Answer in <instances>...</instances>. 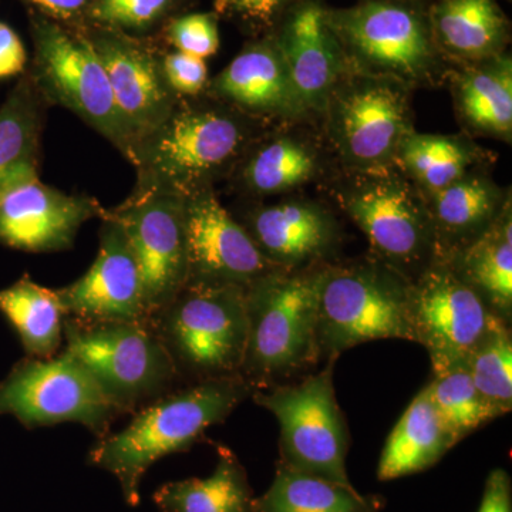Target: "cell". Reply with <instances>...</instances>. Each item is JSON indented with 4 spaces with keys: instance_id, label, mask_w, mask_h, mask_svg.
<instances>
[{
    "instance_id": "26",
    "label": "cell",
    "mask_w": 512,
    "mask_h": 512,
    "mask_svg": "<svg viewBox=\"0 0 512 512\" xmlns=\"http://www.w3.org/2000/svg\"><path fill=\"white\" fill-rule=\"evenodd\" d=\"M0 313L18 333L26 356H55L64 345V313L55 289L23 275L0 289Z\"/></svg>"
},
{
    "instance_id": "35",
    "label": "cell",
    "mask_w": 512,
    "mask_h": 512,
    "mask_svg": "<svg viewBox=\"0 0 512 512\" xmlns=\"http://www.w3.org/2000/svg\"><path fill=\"white\" fill-rule=\"evenodd\" d=\"M168 36L178 52L201 59L215 55L220 46L217 19L210 13H192L174 20Z\"/></svg>"
},
{
    "instance_id": "19",
    "label": "cell",
    "mask_w": 512,
    "mask_h": 512,
    "mask_svg": "<svg viewBox=\"0 0 512 512\" xmlns=\"http://www.w3.org/2000/svg\"><path fill=\"white\" fill-rule=\"evenodd\" d=\"M278 49L303 109L322 106L340 73L338 43L322 10L315 5L299 10Z\"/></svg>"
},
{
    "instance_id": "34",
    "label": "cell",
    "mask_w": 512,
    "mask_h": 512,
    "mask_svg": "<svg viewBox=\"0 0 512 512\" xmlns=\"http://www.w3.org/2000/svg\"><path fill=\"white\" fill-rule=\"evenodd\" d=\"M399 148L406 167L434 194L456 183L466 173V150L450 138L426 134L409 136L404 137Z\"/></svg>"
},
{
    "instance_id": "18",
    "label": "cell",
    "mask_w": 512,
    "mask_h": 512,
    "mask_svg": "<svg viewBox=\"0 0 512 512\" xmlns=\"http://www.w3.org/2000/svg\"><path fill=\"white\" fill-rule=\"evenodd\" d=\"M340 146L360 164H380L399 150L406 130L402 97L382 84H363L339 100Z\"/></svg>"
},
{
    "instance_id": "30",
    "label": "cell",
    "mask_w": 512,
    "mask_h": 512,
    "mask_svg": "<svg viewBox=\"0 0 512 512\" xmlns=\"http://www.w3.org/2000/svg\"><path fill=\"white\" fill-rule=\"evenodd\" d=\"M466 367L474 386L495 417L512 410V338L510 323L495 320L468 356Z\"/></svg>"
},
{
    "instance_id": "38",
    "label": "cell",
    "mask_w": 512,
    "mask_h": 512,
    "mask_svg": "<svg viewBox=\"0 0 512 512\" xmlns=\"http://www.w3.org/2000/svg\"><path fill=\"white\" fill-rule=\"evenodd\" d=\"M478 512H512L511 478L503 468L488 474Z\"/></svg>"
},
{
    "instance_id": "1",
    "label": "cell",
    "mask_w": 512,
    "mask_h": 512,
    "mask_svg": "<svg viewBox=\"0 0 512 512\" xmlns=\"http://www.w3.org/2000/svg\"><path fill=\"white\" fill-rule=\"evenodd\" d=\"M254 392L241 376L177 387L131 414L133 419L119 433L96 439L87 464L116 477L124 501L136 508L143 478L157 461L190 451Z\"/></svg>"
},
{
    "instance_id": "22",
    "label": "cell",
    "mask_w": 512,
    "mask_h": 512,
    "mask_svg": "<svg viewBox=\"0 0 512 512\" xmlns=\"http://www.w3.org/2000/svg\"><path fill=\"white\" fill-rule=\"evenodd\" d=\"M454 446L426 386L390 433L377 466V478L390 481L429 470Z\"/></svg>"
},
{
    "instance_id": "40",
    "label": "cell",
    "mask_w": 512,
    "mask_h": 512,
    "mask_svg": "<svg viewBox=\"0 0 512 512\" xmlns=\"http://www.w3.org/2000/svg\"><path fill=\"white\" fill-rule=\"evenodd\" d=\"M285 0H218V8L249 19L268 20Z\"/></svg>"
},
{
    "instance_id": "17",
    "label": "cell",
    "mask_w": 512,
    "mask_h": 512,
    "mask_svg": "<svg viewBox=\"0 0 512 512\" xmlns=\"http://www.w3.org/2000/svg\"><path fill=\"white\" fill-rule=\"evenodd\" d=\"M92 45L106 67L114 100L137 147L175 110L163 66L146 49L120 37H100Z\"/></svg>"
},
{
    "instance_id": "27",
    "label": "cell",
    "mask_w": 512,
    "mask_h": 512,
    "mask_svg": "<svg viewBox=\"0 0 512 512\" xmlns=\"http://www.w3.org/2000/svg\"><path fill=\"white\" fill-rule=\"evenodd\" d=\"M255 505L256 512H380L384 500L278 463L271 487Z\"/></svg>"
},
{
    "instance_id": "24",
    "label": "cell",
    "mask_w": 512,
    "mask_h": 512,
    "mask_svg": "<svg viewBox=\"0 0 512 512\" xmlns=\"http://www.w3.org/2000/svg\"><path fill=\"white\" fill-rule=\"evenodd\" d=\"M456 274L484 299L504 322L512 318L511 215L493 221L480 237L458 251L450 262Z\"/></svg>"
},
{
    "instance_id": "3",
    "label": "cell",
    "mask_w": 512,
    "mask_h": 512,
    "mask_svg": "<svg viewBox=\"0 0 512 512\" xmlns=\"http://www.w3.org/2000/svg\"><path fill=\"white\" fill-rule=\"evenodd\" d=\"M148 322L183 384L241 376L248 343L245 288L185 285Z\"/></svg>"
},
{
    "instance_id": "20",
    "label": "cell",
    "mask_w": 512,
    "mask_h": 512,
    "mask_svg": "<svg viewBox=\"0 0 512 512\" xmlns=\"http://www.w3.org/2000/svg\"><path fill=\"white\" fill-rule=\"evenodd\" d=\"M247 231L262 254L282 271L315 261L333 241L328 215L302 202H285L254 212Z\"/></svg>"
},
{
    "instance_id": "4",
    "label": "cell",
    "mask_w": 512,
    "mask_h": 512,
    "mask_svg": "<svg viewBox=\"0 0 512 512\" xmlns=\"http://www.w3.org/2000/svg\"><path fill=\"white\" fill-rule=\"evenodd\" d=\"M90 373L121 416L184 386L148 320L87 322L64 319V345Z\"/></svg>"
},
{
    "instance_id": "23",
    "label": "cell",
    "mask_w": 512,
    "mask_h": 512,
    "mask_svg": "<svg viewBox=\"0 0 512 512\" xmlns=\"http://www.w3.org/2000/svg\"><path fill=\"white\" fill-rule=\"evenodd\" d=\"M218 461L207 478L160 485L153 494L161 512H256L247 470L229 448L217 446Z\"/></svg>"
},
{
    "instance_id": "10",
    "label": "cell",
    "mask_w": 512,
    "mask_h": 512,
    "mask_svg": "<svg viewBox=\"0 0 512 512\" xmlns=\"http://www.w3.org/2000/svg\"><path fill=\"white\" fill-rule=\"evenodd\" d=\"M414 342L429 353L434 376L466 365L495 320L501 319L450 264L427 266L410 291Z\"/></svg>"
},
{
    "instance_id": "8",
    "label": "cell",
    "mask_w": 512,
    "mask_h": 512,
    "mask_svg": "<svg viewBox=\"0 0 512 512\" xmlns=\"http://www.w3.org/2000/svg\"><path fill=\"white\" fill-rule=\"evenodd\" d=\"M244 141V127L224 111L175 109L134 150L140 190L191 194L202 180L231 163Z\"/></svg>"
},
{
    "instance_id": "25",
    "label": "cell",
    "mask_w": 512,
    "mask_h": 512,
    "mask_svg": "<svg viewBox=\"0 0 512 512\" xmlns=\"http://www.w3.org/2000/svg\"><path fill=\"white\" fill-rule=\"evenodd\" d=\"M39 96L32 77H23L0 107V195L39 177Z\"/></svg>"
},
{
    "instance_id": "12",
    "label": "cell",
    "mask_w": 512,
    "mask_h": 512,
    "mask_svg": "<svg viewBox=\"0 0 512 512\" xmlns=\"http://www.w3.org/2000/svg\"><path fill=\"white\" fill-rule=\"evenodd\" d=\"M185 285H232L248 288L258 279L282 271L255 244L244 225L212 192L194 191L184 197Z\"/></svg>"
},
{
    "instance_id": "16",
    "label": "cell",
    "mask_w": 512,
    "mask_h": 512,
    "mask_svg": "<svg viewBox=\"0 0 512 512\" xmlns=\"http://www.w3.org/2000/svg\"><path fill=\"white\" fill-rule=\"evenodd\" d=\"M362 62L383 73L416 79L431 62L426 30L416 15L392 3L370 2L328 22Z\"/></svg>"
},
{
    "instance_id": "6",
    "label": "cell",
    "mask_w": 512,
    "mask_h": 512,
    "mask_svg": "<svg viewBox=\"0 0 512 512\" xmlns=\"http://www.w3.org/2000/svg\"><path fill=\"white\" fill-rule=\"evenodd\" d=\"M336 360L326 359L323 369L302 382L255 390L251 399L278 420L279 464L355 488L346 470L349 427L333 383Z\"/></svg>"
},
{
    "instance_id": "36",
    "label": "cell",
    "mask_w": 512,
    "mask_h": 512,
    "mask_svg": "<svg viewBox=\"0 0 512 512\" xmlns=\"http://www.w3.org/2000/svg\"><path fill=\"white\" fill-rule=\"evenodd\" d=\"M171 0H94L93 16L106 25L144 29L167 10Z\"/></svg>"
},
{
    "instance_id": "39",
    "label": "cell",
    "mask_w": 512,
    "mask_h": 512,
    "mask_svg": "<svg viewBox=\"0 0 512 512\" xmlns=\"http://www.w3.org/2000/svg\"><path fill=\"white\" fill-rule=\"evenodd\" d=\"M26 62L28 56L18 33L0 22V79L22 73Z\"/></svg>"
},
{
    "instance_id": "5",
    "label": "cell",
    "mask_w": 512,
    "mask_h": 512,
    "mask_svg": "<svg viewBox=\"0 0 512 512\" xmlns=\"http://www.w3.org/2000/svg\"><path fill=\"white\" fill-rule=\"evenodd\" d=\"M412 282L390 266L325 268L319 285L320 360L380 339L414 342Z\"/></svg>"
},
{
    "instance_id": "41",
    "label": "cell",
    "mask_w": 512,
    "mask_h": 512,
    "mask_svg": "<svg viewBox=\"0 0 512 512\" xmlns=\"http://www.w3.org/2000/svg\"><path fill=\"white\" fill-rule=\"evenodd\" d=\"M28 2L57 18H72L86 8L90 0H28Z\"/></svg>"
},
{
    "instance_id": "32",
    "label": "cell",
    "mask_w": 512,
    "mask_h": 512,
    "mask_svg": "<svg viewBox=\"0 0 512 512\" xmlns=\"http://www.w3.org/2000/svg\"><path fill=\"white\" fill-rule=\"evenodd\" d=\"M427 387L441 421L456 444L488 421L497 419L478 393L466 365L434 376Z\"/></svg>"
},
{
    "instance_id": "14",
    "label": "cell",
    "mask_w": 512,
    "mask_h": 512,
    "mask_svg": "<svg viewBox=\"0 0 512 512\" xmlns=\"http://www.w3.org/2000/svg\"><path fill=\"white\" fill-rule=\"evenodd\" d=\"M343 207L384 264L402 275L404 268L421 264L436 248L430 215L402 184L363 185L346 195Z\"/></svg>"
},
{
    "instance_id": "21",
    "label": "cell",
    "mask_w": 512,
    "mask_h": 512,
    "mask_svg": "<svg viewBox=\"0 0 512 512\" xmlns=\"http://www.w3.org/2000/svg\"><path fill=\"white\" fill-rule=\"evenodd\" d=\"M215 92L256 113L293 114L303 110L279 49L252 46L239 53L215 79Z\"/></svg>"
},
{
    "instance_id": "29",
    "label": "cell",
    "mask_w": 512,
    "mask_h": 512,
    "mask_svg": "<svg viewBox=\"0 0 512 512\" xmlns=\"http://www.w3.org/2000/svg\"><path fill=\"white\" fill-rule=\"evenodd\" d=\"M495 207L497 197L490 185L476 178H460L434 194L430 217L434 234L460 241L463 249L493 224Z\"/></svg>"
},
{
    "instance_id": "31",
    "label": "cell",
    "mask_w": 512,
    "mask_h": 512,
    "mask_svg": "<svg viewBox=\"0 0 512 512\" xmlns=\"http://www.w3.org/2000/svg\"><path fill=\"white\" fill-rule=\"evenodd\" d=\"M461 106L476 127L510 134L512 127V70L510 60L478 70L461 83Z\"/></svg>"
},
{
    "instance_id": "28",
    "label": "cell",
    "mask_w": 512,
    "mask_h": 512,
    "mask_svg": "<svg viewBox=\"0 0 512 512\" xmlns=\"http://www.w3.org/2000/svg\"><path fill=\"white\" fill-rule=\"evenodd\" d=\"M433 22L443 45L461 56L494 52L505 33L503 15L493 0H443L434 9Z\"/></svg>"
},
{
    "instance_id": "2",
    "label": "cell",
    "mask_w": 512,
    "mask_h": 512,
    "mask_svg": "<svg viewBox=\"0 0 512 512\" xmlns=\"http://www.w3.org/2000/svg\"><path fill=\"white\" fill-rule=\"evenodd\" d=\"M322 272L275 271L245 288L248 343L241 377L255 390L275 386L320 362Z\"/></svg>"
},
{
    "instance_id": "13",
    "label": "cell",
    "mask_w": 512,
    "mask_h": 512,
    "mask_svg": "<svg viewBox=\"0 0 512 512\" xmlns=\"http://www.w3.org/2000/svg\"><path fill=\"white\" fill-rule=\"evenodd\" d=\"M99 254L86 274L55 289L66 318L87 322L148 320L143 278L119 222L106 212Z\"/></svg>"
},
{
    "instance_id": "9",
    "label": "cell",
    "mask_w": 512,
    "mask_h": 512,
    "mask_svg": "<svg viewBox=\"0 0 512 512\" xmlns=\"http://www.w3.org/2000/svg\"><path fill=\"white\" fill-rule=\"evenodd\" d=\"M33 83L39 93L72 110L133 161L134 143L114 100L103 62L90 40L55 23L37 22Z\"/></svg>"
},
{
    "instance_id": "33",
    "label": "cell",
    "mask_w": 512,
    "mask_h": 512,
    "mask_svg": "<svg viewBox=\"0 0 512 512\" xmlns=\"http://www.w3.org/2000/svg\"><path fill=\"white\" fill-rule=\"evenodd\" d=\"M315 170L308 148L289 138H279L259 150L245 168V181L254 191L275 194L305 183Z\"/></svg>"
},
{
    "instance_id": "37",
    "label": "cell",
    "mask_w": 512,
    "mask_h": 512,
    "mask_svg": "<svg viewBox=\"0 0 512 512\" xmlns=\"http://www.w3.org/2000/svg\"><path fill=\"white\" fill-rule=\"evenodd\" d=\"M165 82L174 94L194 96L204 89L208 80L207 64L201 57L188 53L174 52L164 59Z\"/></svg>"
},
{
    "instance_id": "11",
    "label": "cell",
    "mask_w": 512,
    "mask_h": 512,
    "mask_svg": "<svg viewBox=\"0 0 512 512\" xmlns=\"http://www.w3.org/2000/svg\"><path fill=\"white\" fill-rule=\"evenodd\" d=\"M184 197L171 191L140 190L110 211L140 269L148 318L187 284Z\"/></svg>"
},
{
    "instance_id": "15",
    "label": "cell",
    "mask_w": 512,
    "mask_h": 512,
    "mask_svg": "<svg viewBox=\"0 0 512 512\" xmlns=\"http://www.w3.org/2000/svg\"><path fill=\"white\" fill-rule=\"evenodd\" d=\"M106 212L92 198L32 178L0 195V245L25 252L66 251L84 222Z\"/></svg>"
},
{
    "instance_id": "7",
    "label": "cell",
    "mask_w": 512,
    "mask_h": 512,
    "mask_svg": "<svg viewBox=\"0 0 512 512\" xmlns=\"http://www.w3.org/2000/svg\"><path fill=\"white\" fill-rule=\"evenodd\" d=\"M13 416L26 429L77 423L96 439L121 417L90 373L67 350L20 359L0 380V417Z\"/></svg>"
}]
</instances>
